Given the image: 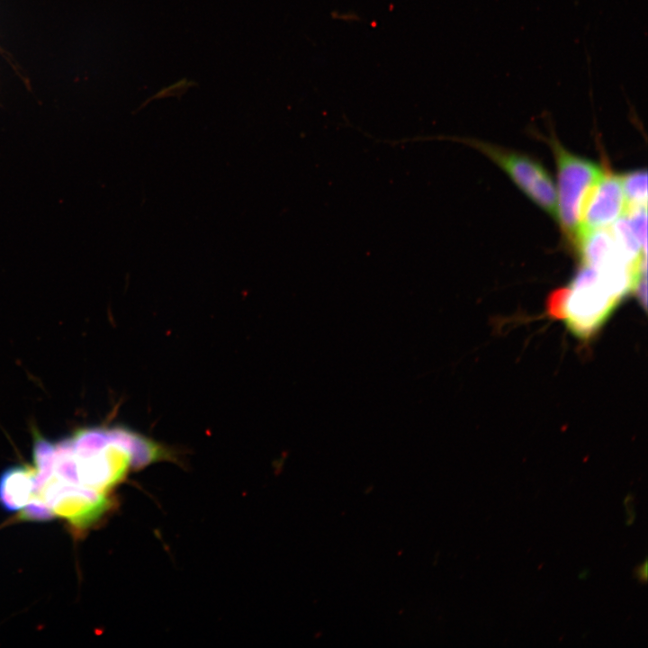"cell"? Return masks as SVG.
<instances>
[{
  "instance_id": "cell-9",
  "label": "cell",
  "mask_w": 648,
  "mask_h": 648,
  "mask_svg": "<svg viewBox=\"0 0 648 648\" xmlns=\"http://www.w3.org/2000/svg\"><path fill=\"white\" fill-rule=\"evenodd\" d=\"M54 518L55 514L39 493L31 497L18 515V518L22 521L46 522Z\"/></svg>"
},
{
  "instance_id": "cell-7",
  "label": "cell",
  "mask_w": 648,
  "mask_h": 648,
  "mask_svg": "<svg viewBox=\"0 0 648 648\" xmlns=\"http://www.w3.org/2000/svg\"><path fill=\"white\" fill-rule=\"evenodd\" d=\"M34 461V494L40 493L44 485L53 476L54 443L36 436L33 442Z\"/></svg>"
},
{
  "instance_id": "cell-2",
  "label": "cell",
  "mask_w": 648,
  "mask_h": 648,
  "mask_svg": "<svg viewBox=\"0 0 648 648\" xmlns=\"http://www.w3.org/2000/svg\"><path fill=\"white\" fill-rule=\"evenodd\" d=\"M552 146L558 176L557 219L567 238L576 244L585 202L605 169L568 152L556 141Z\"/></svg>"
},
{
  "instance_id": "cell-1",
  "label": "cell",
  "mask_w": 648,
  "mask_h": 648,
  "mask_svg": "<svg viewBox=\"0 0 648 648\" xmlns=\"http://www.w3.org/2000/svg\"><path fill=\"white\" fill-rule=\"evenodd\" d=\"M620 299L606 284L598 269L583 266L572 283L554 292L548 310L562 320L570 331L589 338L611 315Z\"/></svg>"
},
{
  "instance_id": "cell-6",
  "label": "cell",
  "mask_w": 648,
  "mask_h": 648,
  "mask_svg": "<svg viewBox=\"0 0 648 648\" xmlns=\"http://www.w3.org/2000/svg\"><path fill=\"white\" fill-rule=\"evenodd\" d=\"M34 469L22 465L6 468L0 473V506L8 512L23 508L34 494Z\"/></svg>"
},
{
  "instance_id": "cell-3",
  "label": "cell",
  "mask_w": 648,
  "mask_h": 648,
  "mask_svg": "<svg viewBox=\"0 0 648 648\" xmlns=\"http://www.w3.org/2000/svg\"><path fill=\"white\" fill-rule=\"evenodd\" d=\"M55 516L78 531L93 526L110 508L106 492L52 476L39 493Z\"/></svg>"
},
{
  "instance_id": "cell-4",
  "label": "cell",
  "mask_w": 648,
  "mask_h": 648,
  "mask_svg": "<svg viewBox=\"0 0 648 648\" xmlns=\"http://www.w3.org/2000/svg\"><path fill=\"white\" fill-rule=\"evenodd\" d=\"M475 147L494 160L538 206L557 220V192L545 169L526 156L482 142Z\"/></svg>"
},
{
  "instance_id": "cell-11",
  "label": "cell",
  "mask_w": 648,
  "mask_h": 648,
  "mask_svg": "<svg viewBox=\"0 0 648 648\" xmlns=\"http://www.w3.org/2000/svg\"><path fill=\"white\" fill-rule=\"evenodd\" d=\"M635 576L640 581L645 582L647 580V561L645 560L635 571Z\"/></svg>"
},
{
  "instance_id": "cell-5",
  "label": "cell",
  "mask_w": 648,
  "mask_h": 648,
  "mask_svg": "<svg viewBox=\"0 0 648 648\" xmlns=\"http://www.w3.org/2000/svg\"><path fill=\"white\" fill-rule=\"evenodd\" d=\"M626 212V202L620 176L605 170L585 202L579 237L584 232L610 226Z\"/></svg>"
},
{
  "instance_id": "cell-8",
  "label": "cell",
  "mask_w": 648,
  "mask_h": 648,
  "mask_svg": "<svg viewBox=\"0 0 648 648\" xmlns=\"http://www.w3.org/2000/svg\"><path fill=\"white\" fill-rule=\"evenodd\" d=\"M626 202V212L635 207H646L647 173L637 170L620 176Z\"/></svg>"
},
{
  "instance_id": "cell-10",
  "label": "cell",
  "mask_w": 648,
  "mask_h": 648,
  "mask_svg": "<svg viewBox=\"0 0 648 648\" xmlns=\"http://www.w3.org/2000/svg\"><path fill=\"white\" fill-rule=\"evenodd\" d=\"M624 215L626 216L631 230L639 242L641 248L646 250V207H635L628 210Z\"/></svg>"
},
{
  "instance_id": "cell-12",
  "label": "cell",
  "mask_w": 648,
  "mask_h": 648,
  "mask_svg": "<svg viewBox=\"0 0 648 648\" xmlns=\"http://www.w3.org/2000/svg\"><path fill=\"white\" fill-rule=\"evenodd\" d=\"M588 574H589V571H588V570H583V571L581 572V573H580L579 576H580V579H585L586 576H588Z\"/></svg>"
}]
</instances>
